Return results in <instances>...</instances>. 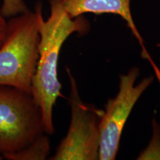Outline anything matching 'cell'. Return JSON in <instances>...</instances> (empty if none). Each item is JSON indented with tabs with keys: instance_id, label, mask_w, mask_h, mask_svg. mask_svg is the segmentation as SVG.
<instances>
[{
	"instance_id": "cell-1",
	"label": "cell",
	"mask_w": 160,
	"mask_h": 160,
	"mask_svg": "<svg viewBox=\"0 0 160 160\" xmlns=\"http://www.w3.org/2000/svg\"><path fill=\"white\" fill-rule=\"evenodd\" d=\"M49 17L45 20L42 8L39 13V58L33 78L31 94L39 105L46 134L55 133L53 111L56 102L62 97V85L58 78V63L63 44L74 33L88 31L89 23L83 16L72 18L62 0H49Z\"/></svg>"
},
{
	"instance_id": "cell-2",
	"label": "cell",
	"mask_w": 160,
	"mask_h": 160,
	"mask_svg": "<svg viewBox=\"0 0 160 160\" xmlns=\"http://www.w3.org/2000/svg\"><path fill=\"white\" fill-rule=\"evenodd\" d=\"M42 2L33 11L9 18L7 31L0 46V85L17 88L31 93L33 78L39 58V13Z\"/></svg>"
},
{
	"instance_id": "cell-3",
	"label": "cell",
	"mask_w": 160,
	"mask_h": 160,
	"mask_svg": "<svg viewBox=\"0 0 160 160\" xmlns=\"http://www.w3.org/2000/svg\"><path fill=\"white\" fill-rule=\"evenodd\" d=\"M44 131L41 110L31 93L0 85V153H16Z\"/></svg>"
},
{
	"instance_id": "cell-4",
	"label": "cell",
	"mask_w": 160,
	"mask_h": 160,
	"mask_svg": "<svg viewBox=\"0 0 160 160\" xmlns=\"http://www.w3.org/2000/svg\"><path fill=\"white\" fill-rule=\"evenodd\" d=\"M67 72L71 84V123L67 135L49 159H99V123L104 111L82 102L74 77L70 69L67 68Z\"/></svg>"
},
{
	"instance_id": "cell-5",
	"label": "cell",
	"mask_w": 160,
	"mask_h": 160,
	"mask_svg": "<svg viewBox=\"0 0 160 160\" xmlns=\"http://www.w3.org/2000/svg\"><path fill=\"white\" fill-rule=\"evenodd\" d=\"M139 69L133 68L127 74L120 77L117 95L109 99L99 123V159H115L119 142L128 118L143 92L153 82L149 77L135 85Z\"/></svg>"
},
{
	"instance_id": "cell-6",
	"label": "cell",
	"mask_w": 160,
	"mask_h": 160,
	"mask_svg": "<svg viewBox=\"0 0 160 160\" xmlns=\"http://www.w3.org/2000/svg\"><path fill=\"white\" fill-rule=\"evenodd\" d=\"M62 3L65 11L72 18L83 16L88 13L94 14L111 13L122 18L140 45L142 56L151 64L154 70L156 77L160 82V70L145 48L142 37L140 35L132 17L131 0H62Z\"/></svg>"
},
{
	"instance_id": "cell-7",
	"label": "cell",
	"mask_w": 160,
	"mask_h": 160,
	"mask_svg": "<svg viewBox=\"0 0 160 160\" xmlns=\"http://www.w3.org/2000/svg\"><path fill=\"white\" fill-rule=\"evenodd\" d=\"M51 151L48 135H40L33 142L16 153L4 156L8 160H44L48 159Z\"/></svg>"
},
{
	"instance_id": "cell-8",
	"label": "cell",
	"mask_w": 160,
	"mask_h": 160,
	"mask_svg": "<svg viewBox=\"0 0 160 160\" xmlns=\"http://www.w3.org/2000/svg\"><path fill=\"white\" fill-rule=\"evenodd\" d=\"M0 13L5 18H11L28 11L24 0H2Z\"/></svg>"
},
{
	"instance_id": "cell-9",
	"label": "cell",
	"mask_w": 160,
	"mask_h": 160,
	"mask_svg": "<svg viewBox=\"0 0 160 160\" xmlns=\"http://www.w3.org/2000/svg\"><path fill=\"white\" fill-rule=\"evenodd\" d=\"M7 24L8 21L6 20V18L0 13V46L2 45L5 39L6 31H7Z\"/></svg>"
},
{
	"instance_id": "cell-10",
	"label": "cell",
	"mask_w": 160,
	"mask_h": 160,
	"mask_svg": "<svg viewBox=\"0 0 160 160\" xmlns=\"http://www.w3.org/2000/svg\"><path fill=\"white\" fill-rule=\"evenodd\" d=\"M4 159L3 156L2 155V153H0V160H2V159Z\"/></svg>"
}]
</instances>
